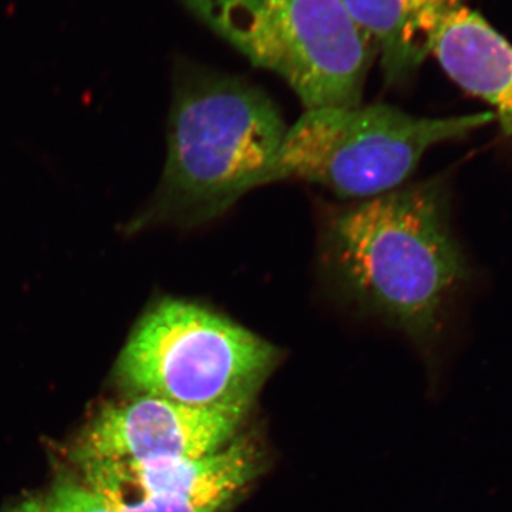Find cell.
<instances>
[{
    "label": "cell",
    "mask_w": 512,
    "mask_h": 512,
    "mask_svg": "<svg viewBox=\"0 0 512 512\" xmlns=\"http://www.w3.org/2000/svg\"><path fill=\"white\" fill-rule=\"evenodd\" d=\"M450 217L440 178L356 201L326 220L325 264L360 308L416 342H433L471 274Z\"/></svg>",
    "instance_id": "6da1fadb"
},
{
    "label": "cell",
    "mask_w": 512,
    "mask_h": 512,
    "mask_svg": "<svg viewBox=\"0 0 512 512\" xmlns=\"http://www.w3.org/2000/svg\"><path fill=\"white\" fill-rule=\"evenodd\" d=\"M288 126L259 87L200 74L175 92L160 187L133 228H190L221 217L259 188Z\"/></svg>",
    "instance_id": "7a4b0ae2"
},
{
    "label": "cell",
    "mask_w": 512,
    "mask_h": 512,
    "mask_svg": "<svg viewBox=\"0 0 512 512\" xmlns=\"http://www.w3.org/2000/svg\"><path fill=\"white\" fill-rule=\"evenodd\" d=\"M282 350L205 303L165 296L144 312L117 360L133 394L195 407L254 406Z\"/></svg>",
    "instance_id": "3957f363"
},
{
    "label": "cell",
    "mask_w": 512,
    "mask_h": 512,
    "mask_svg": "<svg viewBox=\"0 0 512 512\" xmlns=\"http://www.w3.org/2000/svg\"><path fill=\"white\" fill-rule=\"evenodd\" d=\"M493 111L420 117L387 104L306 110L286 131L259 187L305 181L363 201L404 183L424 154L495 123Z\"/></svg>",
    "instance_id": "277c9868"
},
{
    "label": "cell",
    "mask_w": 512,
    "mask_h": 512,
    "mask_svg": "<svg viewBox=\"0 0 512 512\" xmlns=\"http://www.w3.org/2000/svg\"><path fill=\"white\" fill-rule=\"evenodd\" d=\"M249 62L281 76L306 110L356 107L372 43L345 0H181Z\"/></svg>",
    "instance_id": "5b68a950"
},
{
    "label": "cell",
    "mask_w": 512,
    "mask_h": 512,
    "mask_svg": "<svg viewBox=\"0 0 512 512\" xmlns=\"http://www.w3.org/2000/svg\"><path fill=\"white\" fill-rule=\"evenodd\" d=\"M252 406L195 407L134 394L106 404L76 444L80 464L198 458L237 440Z\"/></svg>",
    "instance_id": "8992f818"
},
{
    "label": "cell",
    "mask_w": 512,
    "mask_h": 512,
    "mask_svg": "<svg viewBox=\"0 0 512 512\" xmlns=\"http://www.w3.org/2000/svg\"><path fill=\"white\" fill-rule=\"evenodd\" d=\"M84 485L137 498L147 512H224L261 476L264 457L239 436L227 447L198 458L93 461L80 464Z\"/></svg>",
    "instance_id": "52a82bcc"
},
{
    "label": "cell",
    "mask_w": 512,
    "mask_h": 512,
    "mask_svg": "<svg viewBox=\"0 0 512 512\" xmlns=\"http://www.w3.org/2000/svg\"><path fill=\"white\" fill-rule=\"evenodd\" d=\"M430 55L464 92L490 104L495 120L512 134V45L466 5L441 23Z\"/></svg>",
    "instance_id": "ba28073f"
},
{
    "label": "cell",
    "mask_w": 512,
    "mask_h": 512,
    "mask_svg": "<svg viewBox=\"0 0 512 512\" xmlns=\"http://www.w3.org/2000/svg\"><path fill=\"white\" fill-rule=\"evenodd\" d=\"M350 15L380 53L384 79L407 82L430 55L441 23L464 0H345Z\"/></svg>",
    "instance_id": "9c48e42d"
},
{
    "label": "cell",
    "mask_w": 512,
    "mask_h": 512,
    "mask_svg": "<svg viewBox=\"0 0 512 512\" xmlns=\"http://www.w3.org/2000/svg\"><path fill=\"white\" fill-rule=\"evenodd\" d=\"M49 512H116L86 485H59L46 501Z\"/></svg>",
    "instance_id": "30bf717a"
},
{
    "label": "cell",
    "mask_w": 512,
    "mask_h": 512,
    "mask_svg": "<svg viewBox=\"0 0 512 512\" xmlns=\"http://www.w3.org/2000/svg\"><path fill=\"white\" fill-rule=\"evenodd\" d=\"M8 512H49V508H47L46 501L29 500L16 505Z\"/></svg>",
    "instance_id": "8fae6325"
}]
</instances>
